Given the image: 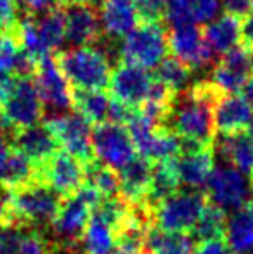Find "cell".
I'll return each mask as SVG.
<instances>
[{
  "label": "cell",
  "mask_w": 253,
  "mask_h": 254,
  "mask_svg": "<svg viewBox=\"0 0 253 254\" xmlns=\"http://www.w3.org/2000/svg\"><path fill=\"white\" fill-rule=\"evenodd\" d=\"M219 95L210 81H198L175 95L165 127L180 138V145L212 147L215 133L213 106Z\"/></svg>",
  "instance_id": "1"
},
{
  "label": "cell",
  "mask_w": 253,
  "mask_h": 254,
  "mask_svg": "<svg viewBox=\"0 0 253 254\" xmlns=\"http://www.w3.org/2000/svg\"><path fill=\"white\" fill-rule=\"evenodd\" d=\"M9 225L45 232L51 228L59 207L61 195L54 192L40 177L19 189L5 192Z\"/></svg>",
  "instance_id": "2"
},
{
  "label": "cell",
  "mask_w": 253,
  "mask_h": 254,
  "mask_svg": "<svg viewBox=\"0 0 253 254\" xmlns=\"http://www.w3.org/2000/svg\"><path fill=\"white\" fill-rule=\"evenodd\" d=\"M59 69L75 88L82 90H104L111 78V63L104 51L97 47H75L56 54Z\"/></svg>",
  "instance_id": "3"
},
{
  "label": "cell",
  "mask_w": 253,
  "mask_h": 254,
  "mask_svg": "<svg viewBox=\"0 0 253 254\" xmlns=\"http://www.w3.org/2000/svg\"><path fill=\"white\" fill-rule=\"evenodd\" d=\"M169 54V33L160 23H141L122 38L118 56L122 63L151 69Z\"/></svg>",
  "instance_id": "4"
},
{
  "label": "cell",
  "mask_w": 253,
  "mask_h": 254,
  "mask_svg": "<svg viewBox=\"0 0 253 254\" xmlns=\"http://www.w3.org/2000/svg\"><path fill=\"white\" fill-rule=\"evenodd\" d=\"M206 206V195L194 189L177 190L151 209L153 225L169 232H191Z\"/></svg>",
  "instance_id": "5"
},
{
  "label": "cell",
  "mask_w": 253,
  "mask_h": 254,
  "mask_svg": "<svg viewBox=\"0 0 253 254\" xmlns=\"http://www.w3.org/2000/svg\"><path fill=\"white\" fill-rule=\"evenodd\" d=\"M90 140L94 157L111 170H122L137 156L130 133L123 125L109 121L97 125L92 130Z\"/></svg>",
  "instance_id": "6"
},
{
  "label": "cell",
  "mask_w": 253,
  "mask_h": 254,
  "mask_svg": "<svg viewBox=\"0 0 253 254\" xmlns=\"http://www.w3.org/2000/svg\"><path fill=\"white\" fill-rule=\"evenodd\" d=\"M206 194L210 202L226 213L236 211L252 202V182L241 171L224 164L213 168L206 184Z\"/></svg>",
  "instance_id": "7"
},
{
  "label": "cell",
  "mask_w": 253,
  "mask_h": 254,
  "mask_svg": "<svg viewBox=\"0 0 253 254\" xmlns=\"http://www.w3.org/2000/svg\"><path fill=\"white\" fill-rule=\"evenodd\" d=\"M44 125L51 130L58 144L63 145L68 154L75 156L84 164L95 159L94 152H92L90 123L85 121L80 114L66 113L59 114V116H52L45 120Z\"/></svg>",
  "instance_id": "8"
},
{
  "label": "cell",
  "mask_w": 253,
  "mask_h": 254,
  "mask_svg": "<svg viewBox=\"0 0 253 254\" xmlns=\"http://www.w3.org/2000/svg\"><path fill=\"white\" fill-rule=\"evenodd\" d=\"M153 83L155 76L149 69L120 61L116 67H113L108 88L111 92V99L132 109H139L148 99Z\"/></svg>",
  "instance_id": "9"
},
{
  "label": "cell",
  "mask_w": 253,
  "mask_h": 254,
  "mask_svg": "<svg viewBox=\"0 0 253 254\" xmlns=\"http://www.w3.org/2000/svg\"><path fill=\"white\" fill-rule=\"evenodd\" d=\"M44 104L30 78H16L12 92L2 104V111L14 131L40 123L44 118Z\"/></svg>",
  "instance_id": "10"
},
{
  "label": "cell",
  "mask_w": 253,
  "mask_h": 254,
  "mask_svg": "<svg viewBox=\"0 0 253 254\" xmlns=\"http://www.w3.org/2000/svg\"><path fill=\"white\" fill-rule=\"evenodd\" d=\"M33 78V85L44 107L47 106L54 111H68L70 107H73V101H71L73 90L59 69L54 56H47L37 61Z\"/></svg>",
  "instance_id": "11"
},
{
  "label": "cell",
  "mask_w": 253,
  "mask_h": 254,
  "mask_svg": "<svg viewBox=\"0 0 253 254\" xmlns=\"http://www.w3.org/2000/svg\"><path fill=\"white\" fill-rule=\"evenodd\" d=\"M169 51L191 71L203 69L212 63L213 52L206 45L203 31L194 23L175 24L169 31Z\"/></svg>",
  "instance_id": "12"
},
{
  "label": "cell",
  "mask_w": 253,
  "mask_h": 254,
  "mask_svg": "<svg viewBox=\"0 0 253 254\" xmlns=\"http://www.w3.org/2000/svg\"><path fill=\"white\" fill-rule=\"evenodd\" d=\"M253 74V54L247 47H240L229 51L220 57L212 71L210 83L213 85L220 95L238 94L243 90L245 83Z\"/></svg>",
  "instance_id": "13"
},
{
  "label": "cell",
  "mask_w": 253,
  "mask_h": 254,
  "mask_svg": "<svg viewBox=\"0 0 253 254\" xmlns=\"http://www.w3.org/2000/svg\"><path fill=\"white\" fill-rule=\"evenodd\" d=\"M38 177L61 197H70L85 184V164L66 151H58L38 168Z\"/></svg>",
  "instance_id": "14"
},
{
  "label": "cell",
  "mask_w": 253,
  "mask_h": 254,
  "mask_svg": "<svg viewBox=\"0 0 253 254\" xmlns=\"http://www.w3.org/2000/svg\"><path fill=\"white\" fill-rule=\"evenodd\" d=\"M179 180L187 189L206 187L208 178L215 168V152L212 147H189L180 145V154L175 157Z\"/></svg>",
  "instance_id": "15"
},
{
  "label": "cell",
  "mask_w": 253,
  "mask_h": 254,
  "mask_svg": "<svg viewBox=\"0 0 253 254\" xmlns=\"http://www.w3.org/2000/svg\"><path fill=\"white\" fill-rule=\"evenodd\" d=\"M10 145L28 157L37 168H42L56 152L59 144L44 123L16 130L9 138Z\"/></svg>",
  "instance_id": "16"
},
{
  "label": "cell",
  "mask_w": 253,
  "mask_h": 254,
  "mask_svg": "<svg viewBox=\"0 0 253 254\" xmlns=\"http://www.w3.org/2000/svg\"><path fill=\"white\" fill-rule=\"evenodd\" d=\"M66 40L73 47H92L102 40V28L92 5H68L64 12Z\"/></svg>",
  "instance_id": "17"
},
{
  "label": "cell",
  "mask_w": 253,
  "mask_h": 254,
  "mask_svg": "<svg viewBox=\"0 0 253 254\" xmlns=\"http://www.w3.org/2000/svg\"><path fill=\"white\" fill-rule=\"evenodd\" d=\"M253 121V111L240 94L219 95L213 106V123L222 135L245 131Z\"/></svg>",
  "instance_id": "18"
},
{
  "label": "cell",
  "mask_w": 253,
  "mask_h": 254,
  "mask_svg": "<svg viewBox=\"0 0 253 254\" xmlns=\"http://www.w3.org/2000/svg\"><path fill=\"white\" fill-rule=\"evenodd\" d=\"M153 163L142 156H135L120 170V195L130 206L146 204L149 187H151Z\"/></svg>",
  "instance_id": "19"
},
{
  "label": "cell",
  "mask_w": 253,
  "mask_h": 254,
  "mask_svg": "<svg viewBox=\"0 0 253 254\" xmlns=\"http://www.w3.org/2000/svg\"><path fill=\"white\" fill-rule=\"evenodd\" d=\"M137 12L132 0H101L102 35L111 40H122L137 26Z\"/></svg>",
  "instance_id": "20"
},
{
  "label": "cell",
  "mask_w": 253,
  "mask_h": 254,
  "mask_svg": "<svg viewBox=\"0 0 253 254\" xmlns=\"http://www.w3.org/2000/svg\"><path fill=\"white\" fill-rule=\"evenodd\" d=\"M203 37H205L210 51L224 56L240 45L241 38H243V24L238 16L226 12L206 23Z\"/></svg>",
  "instance_id": "21"
},
{
  "label": "cell",
  "mask_w": 253,
  "mask_h": 254,
  "mask_svg": "<svg viewBox=\"0 0 253 254\" xmlns=\"http://www.w3.org/2000/svg\"><path fill=\"white\" fill-rule=\"evenodd\" d=\"M227 166L241 171L243 175H253V140L248 133L222 135L215 142V151Z\"/></svg>",
  "instance_id": "22"
},
{
  "label": "cell",
  "mask_w": 253,
  "mask_h": 254,
  "mask_svg": "<svg viewBox=\"0 0 253 254\" xmlns=\"http://www.w3.org/2000/svg\"><path fill=\"white\" fill-rule=\"evenodd\" d=\"M224 241L233 254H253V204L240 207L227 216Z\"/></svg>",
  "instance_id": "23"
},
{
  "label": "cell",
  "mask_w": 253,
  "mask_h": 254,
  "mask_svg": "<svg viewBox=\"0 0 253 254\" xmlns=\"http://www.w3.org/2000/svg\"><path fill=\"white\" fill-rule=\"evenodd\" d=\"M71 101H73L75 113L80 114L85 121H88L94 127L108 121L111 97H108V94L104 90H82V88H73Z\"/></svg>",
  "instance_id": "24"
},
{
  "label": "cell",
  "mask_w": 253,
  "mask_h": 254,
  "mask_svg": "<svg viewBox=\"0 0 253 254\" xmlns=\"http://www.w3.org/2000/svg\"><path fill=\"white\" fill-rule=\"evenodd\" d=\"M38 177V168L24 154L10 145L9 156L0 171V190L9 192L30 184Z\"/></svg>",
  "instance_id": "25"
},
{
  "label": "cell",
  "mask_w": 253,
  "mask_h": 254,
  "mask_svg": "<svg viewBox=\"0 0 253 254\" xmlns=\"http://www.w3.org/2000/svg\"><path fill=\"white\" fill-rule=\"evenodd\" d=\"M35 28L44 52L52 56L63 42L66 40V23H64V10L59 7L47 10V12L35 16Z\"/></svg>",
  "instance_id": "26"
},
{
  "label": "cell",
  "mask_w": 253,
  "mask_h": 254,
  "mask_svg": "<svg viewBox=\"0 0 253 254\" xmlns=\"http://www.w3.org/2000/svg\"><path fill=\"white\" fill-rule=\"evenodd\" d=\"M144 246L153 254H192L194 239L186 232H169L153 225L146 234Z\"/></svg>",
  "instance_id": "27"
},
{
  "label": "cell",
  "mask_w": 253,
  "mask_h": 254,
  "mask_svg": "<svg viewBox=\"0 0 253 254\" xmlns=\"http://www.w3.org/2000/svg\"><path fill=\"white\" fill-rule=\"evenodd\" d=\"M179 185L180 180L177 175L175 159L153 163L151 187H149L148 197H146V206L153 209L158 202H162L163 199L179 190Z\"/></svg>",
  "instance_id": "28"
},
{
  "label": "cell",
  "mask_w": 253,
  "mask_h": 254,
  "mask_svg": "<svg viewBox=\"0 0 253 254\" xmlns=\"http://www.w3.org/2000/svg\"><path fill=\"white\" fill-rule=\"evenodd\" d=\"M85 184L95 189L102 197H116L120 195V180L115 170L104 166L97 159L85 163Z\"/></svg>",
  "instance_id": "29"
},
{
  "label": "cell",
  "mask_w": 253,
  "mask_h": 254,
  "mask_svg": "<svg viewBox=\"0 0 253 254\" xmlns=\"http://www.w3.org/2000/svg\"><path fill=\"white\" fill-rule=\"evenodd\" d=\"M226 221H227V213L224 209H220L219 206L212 202H206V206L203 207L201 214H199L198 221H196L192 234L194 239L201 241H212V239H222L224 232H226Z\"/></svg>",
  "instance_id": "30"
},
{
  "label": "cell",
  "mask_w": 253,
  "mask_h": 254,
  "mask_svg": "<svg viewBox=\"0 0 253 254\" xmlns=\"http://www.w3.org/2000/svg\"><path fill=\"white\" fill-rule=\"evenodd\" d=\"M189 78H191V69L186 64L177 61L175 57H165L156 66L155 80L160 81L162 85H165L167 88H170L175 94H179L180 90L186 88V85L189 83Z\"/></svg>",
  "instance_id": "31"
},
{
  "label": "cell",
  "mask_w": 253,
  "mask_h": 254,
  "mask_svg": "<svg viewBox=\"0 0 253 254\" xmlns=\"http://www.w3.org/2000/svg\"><path fill=\"white\" fill-rule=\"evenodd\" d=\"M137 17L142 23H160L167 17L169 0H132Z\"/></svg>",
  "instance_id": "32"
},
{
  "label": "cell",
  "mask_w": 253,
  "mask_h": 254,
  "mask_svg": "<svg viewBox=\"0 0 253 254\" xmlns=\"http://www.w3.org/2000/svg\"><path fill=\"white\" fill-rule=\"evenodd\" d=\"M19 44L14 33H0V73L12 74L16 57L19 54Z\"/></svg>",
  "instance_id": "33"
},
{
  "label": "cell",
  "mask_w": 253,
  "mask_h": 254,
  "mask_svg": "<svg viewBox=\"0 0 253 254\" xmlns=\"http://www.w3.org/2000/svg\"><path fill=\"white\" fill-rule=\"evenodd\" d=\"M192 23H208L215 17L220 0H189Z\"/></svg>",
  "instance_id": "34"
},
{
  "label": "cell",
  "mask_w": 253,
  "mask_h": 254,
  "mask_svg": "<svg viewBox=\"0 0 253 254\" xmlns=\"http://www.w3.org/2000/svg\"><path fill=\"white\" fill-rule=\"evenodd\" d=\"M17 24V2L0 0V33H14Z\"/></svg>",
  "instance_id": "35"
},
{
  "label": "cell",
  "mask_w": 253,
  "mask_h": 254,
  "mask_svg": "<svg viewBox=\"0 0 253 254\" xmlns=\"http://www.w3.org/2000/svg\"><path fill=\"white\" fill-rule=\"evenodd\" d=\"M16 2L21 12L28 14V16H38V14H44L58 7L59 0H16Z\"/></svg>",
  "instance_id": "36"
},
{
  "label": "cell",
  "mask_w": 253,
  "mask_h": 254,
  "mask_svg": "<svg viewBox=\"0 0 253 254\" xmlns=\"http://www.w3.org/2000/svg\"><path fill=\"white\" fill-rule=\"evenodd\" d=\"M192 254H233L224 239H212V241H201L194 246Z\"/></svg>",
  "instance_id": "37"
},
{
  "label": "cell",
  "mask_w": 253,
  "mask_h": 254,
  "mask_svg": "<svg viewBox=\"0 0 253 254\" xmlns=\"http://www.w3.org/2000/svg\"><path fill=\"white\" fill-rule=\"evenodd\" d=\"M226 12L234 14V16H243V14L252 10V0H220Z\"/></svg>",
  "instance_id": "38"
},
{
  "label": "cell",
  "mask_w": 253,
  "mask_h": 254,
  "mask_svg": "<svg viewBox=\"0 0 253 254\" xmlns=\"http://www.w3.org/2000/svg\"><path fill=\"white\" fill-rule=\"evenodd\" d=\"M243 38L247 42V49L253 54V14L243 24Z\"/></svg>",
  "instance_id": "39"
},
{
  "label": "cell",
  "mask_w": 253,
  "mask_h": 254,
  "mask_svg": "<svg viewBox=\"0 0 253 254\" xmlns=\"http://www.w3.org/2000/svg\"><path fill=\"white\" fill-rule=\"evenodd\" d=\"M3 195H0V227H9V209H7V199L5 192L2 190Z\"/></svg>",
  "instance_id": "40"
},
{
  "label": "cell",
  "mask_w": 253,
  "mask_h": 254,
  "mask_svg": "<svg viewBox=\"0 0 253 254\" xmlns=\"http://www.w3.org/2000/svg\"><path fill=\"white\" fill-rule=\"evenodd\" d=\"M9 151H10V142L7 137L0 135V171H2L3 164H5V159L9 156Z\"/></svg>",
  "instance_id": "41"
},
{
  "label": "cell",
  "mask_w": 253,
  "mask_h": 254,
  "mask_svg": "<svg viewBox=\"0 0 253 254\" xmlns=\"http://www.w3.org/2000/svg\"><path fill=\"white\" fill-rule=\"evenodd\" d=\"M243 97H245V101L248 102V106L252 107V111H253V74L250 78H248V81L245 83V87H243Z\"/></svg>",
  "instance_id": "42"
},
{
  "label": "cell",
  "mask_w": 253,
  "mask_h": 254,
  "mask_svg": "<svg viewBox=\"0 0 253 254\" xmlns=\"http://www.w3.org/2000/svg\"><path fill=\"white\" fill-rule=\"evenodd\" d=\"M59 2L68 7V5H92L94 0H59Z\"/></svg>",
  "instance_id": "43"
},
{
  "label": "cell",
  "mask_w": 253,
  "mask_h": 254,
  "mask_svg": "<svg viewBox=\"0 0 253 254\" xmlns=\"http://www.w3.org/2000/svg\"><path fill=\"white\" fill-rule=\"evenodd\" d=\"M248 130H250V133H248V135H250V137H252V140H253V121H252V125H250V127H248Z\"/></svg>",
  "instance_id": "44"
},
{
  "label": "cell",
  "mask_w": 253,
  "mask_h": 254,
  "mask_svg": "<svg viewBox=\"0 0 253 254\" xmlns=\"http://www.w3.org/2000/svg\"><path fill=\"white\" fill-rule=\"evenodd\" d=\"M135 254H153V253H149V251H144V249H141V251L135 253Z\"/></svg>",
  "instance_id": "45"
},
{
  "label": "cell",
  "mask_w": 253,
  "mask_h": 254,
  "mask_svg": "<svg viewBox=\"0 0 253 254\" xmlns=\"http://www.w3.org/2000/svg\"><path fill=\"white\" fill-rule=\"evenodd\" d=\"M52 254H66V253H52Z\"/></svg>",
  "instance_id": "46"
},
{
  "label": "cell",
  "mask_w": 253,
  "mask_h": 254,
  "mask_svg": "<svg viewBox=\"0 0 253 254\" xmlns=\"http://www.w3.org/2000/svg\"><path fill=\"white\" fill-rule=\"evenodd\" d=\"M252 185H253V175H252Z\"/></svg>",
  "instance_id": "47"
},
{
  "label": "cell",
  "mask_w": 253,
  "mask_h": 254,
  "mask_svg": "<svg viewBox=\"0 0 253 254\" xmlns=\"http://www.w3.org/2000/svg\"><path fill=\"white\" fill-rule=\"evenodd\" d=\"M252 9H253V0H252Z\"/></svg>",
  "instance_id": "48"
},
{
  "label": "cell",
  "mask_w": 253,
  "mask_h": 254,
  "mask_svg": "<svg viewBox=\"0 0 253 254\" xmlns=\"http://www.w3.org/2000/svg\"><path fill=\"white\" fill-rule=\"evenodd\" d=\"M0 254H2V253H0Z\"/></svg>",
  "instance_id": "49"
}]
</instances>
